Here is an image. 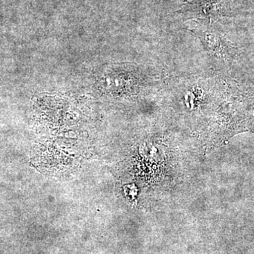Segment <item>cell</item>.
I'll use <instances>...</instances> for the list:
<instances>
[{"label":"cell","mask_w":254,"mask_h":254,"mask_svg":"<svg viewBox=\"0 0 254 254\" xmlns=\"http://www.w3.org/2000/svg\"><path fill=\"white\" fill-rule=\"evenodd\" d=\"M229 0H187L177 12L185 20L202 18L212 23L225 16L228 9Z\"/></svg>","instance_id":"cell-1"},{"label":"cell","mask_w":254,"mask_h":254,"mask_svg":"<svg viewBox=\"0 0 254 254\" xmlns=\"http://www.w3.org/2000/svg\"><path fill=\"white\" fill-rule=\"evenodd\" d=\"M208 25L200 26L193 30L194 34L199 38L205 49L215 58H227L230 55V48L227 41L216 31Z\"/></svg>","instance_id":"cell-2"}]
</instances>
